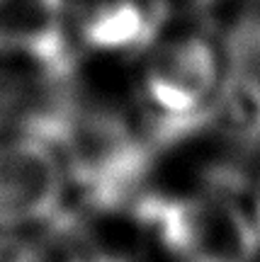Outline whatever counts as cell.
Returning a JSON list of instances; mask_svg holds the SVG:
<instances>
[{"label": "cell", "mask_w": 260, "mask_h": 262, "mask_svg": "<svg viewBox=\"0 0 260 262\" xmlns=\"http://www.w3.org/2000/svg\"><path fill=\"white\" fill-rule=\"evenodd\" d=\"M224 75L226 54L207 29L180 25L161 32L141 54V107L158 126L183 131L212 114Z\"/></svg>", "instance_id": "obj_1"}, {"label": "cell", "mask_w": 260, "mask_h": 262, "mask_svg": "<svg viewBox=\"0 0 260 262\" xmlns=\"http://www.w3.org/2000/svg\"><path fill=\"white\" fill-rule=\"evenodd\" d=\"M136 216L163 262H258L260 243L243 202L214 192L141 199Z\"/></svg>", "instance_id": "obj_2"}, {"label": "cell", "mask_w": 260, "mask_h": 262, "mask_svg": "<svg viewBox=\"0 0 260 262\" xmlns=\"http://www.w3.org/2000/svg\"><path fill=\"white\" fill-rule=\"evenodd\" d=\"M61 156L68 175L100 206H119L136 196L151 165L144 134L110 110L73 117Z\"/></svg>", "instance_id": "obj_3"}, {"label": "cell", "mask_w": 260, "mask_h": 262, "mask_svg": "<svg viewBox=\"0 0 260 262\" xmlns=\"http://www.w3.org/2000/svg\"><path fill=\"white\" fill-rule=\"evenodd\" d=\"M66 185L64 156L49 141H0V231L44 224L64 204Z\"/></svg>", "instance_id": "obj_4"}, {"label": "cell", "mask_w": 260, "mask_h": 262, "mask_svg": "<svg viewBox=\"0 0 260 262\" xmlns=\"http://www.w3.org/2000/svg\"><path fill=\"white\" fill-rule=\"evenodd\" d=\"M75 32L95 54L141 56L163 32L166 17L156 0H88Z\"/></svg>", "instance_id": "obj_5"}, {"label": "cell", "mask_w": 260, "mask_h": 262, "mask_svg": "<svg viewBox=\"0 0 260 262\" xmlns=\"http://www.w3.org/2000/svg\"><path fill=\"white\" fill-rule=\"evenodd\" d=\"M0 54L64 63L68 54L66 0H0Z\"/></svg>", "instance_id": "obj_6"}, {"label": "cell", "mask_w": 260, "mask_h": 262, "mask_svg": "<svg viewBox=\"0 0 260 262\" xmlns=\"http://www.w3.org/2000/svg\"><path fill=\"white\" fill-rule=\"evenodd\" d=\"M212 114L224 131L243 143L260 146V63L243 56H226V75Z\"/></svg>", "instance_id": "obj_7"}, {"label": "cell", "mask_w": 260, "mask_h": 262, "mask_svg": "<svg viewBox=\"0 0 260 262\" xmlns=\"http://www.w3.org/2000/svg\"><path fill=\"white\" fill-rule=\"evenodd\" d=\"M8 262H97L85 245L68 235H47L25 243L10 255Z\"/></svg>", "instance_id": "obj_8"}, {"label": "cell", "mask_w": 260, "mask_h": 262, "mask_svg": "<svg viewBox=\"0 0 260 262\" xmlns=\"http://www.w3.org/2000/svg\"><path fill=\"white\" fill-rule=\"evenodd\" d=\"M156 3L166 22L173 19L177 25H195L214 15L226 0H156Z\"/></svg>", "instance_id": "obj_9"}, {"label": "cell", "mask_w": 260, "mask_h": 262, "mask_svg": "<svg viewBox=\"0 0 260 262\" xmlns=\"http://www.w3.org/2000/svg\"><path fill=\"white\" fill-rule=\"evenodd\" d=\"M246 206V214L251 219V226L255 231V238L260 243V168L255 170V175L251 180V187H248V199L243 202Z\"/></svg>", "instance_id": "obj_10"}]
</instances>
